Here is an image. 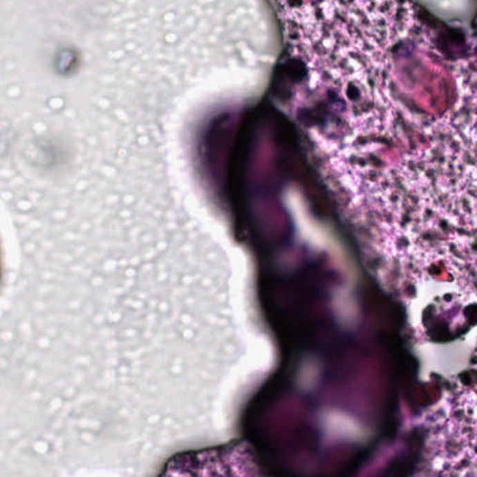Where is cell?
Instances as JSON below:
<instances>
[{"label": "cell", "mask_w": 477, "mask_h": 477, "mask_svg": "<svg viewBox=\"0 0 477 477\" xmlns=\"http://www.w3.org/2000/svg\"><path fill=\"white\" fill-rule=\"evenodd\" d=\"M289 111L308 159L386 266L476 238V37L424 3H281Z\"/></svg>", "instance_id": "6da1fadb"}, {"label": "cell", "mask_w": 477, "mask_h": 477, "mask_svg": "<svg viewBox=\"0 0 477 477\" xmlns=\"http://www.w3.org/2000/svg\"><path fill=\"white\" fill-rule=\"evenodd\" d=\"M102 368H103V366H102ZM103 369H104V368H103ZM104 373H106V371H104ZM106 377H109V376H107V375H106ZM109 382H111V380H109ZM111 384H112V383H111Z\"/></svg>", "instance_id": "7a4b0ae2"}]
</instances>
